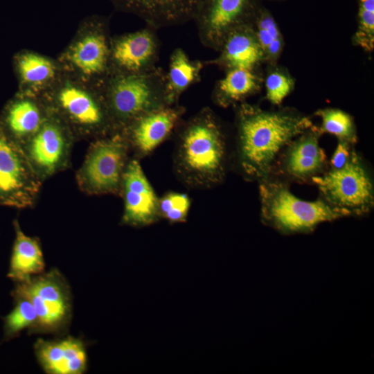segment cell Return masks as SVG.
Wrapping results in <instances>:
<instances>
[{
    "label": "cell",
    "mask_w": 374,
    "mask_h": 374,
    "mask_svg": "<svg viewBox=\"0 0 374 374\" xmlns=\"http://www.w3.org/2000/svg\"><path fill=\"white\" fill-rule=\"evenodd\" d=\"M16 66L21 80L35 89L48 83L55 78L56 73L55 66L52 61L30 52L18 56Z\"/></svg>",
    "instance_id": "obj_25"
},
{
    "label": "cell",
    "mask_w": 374,
    "mask_h": 374,
    "mask_svg": "<svg viewBox=\"0 0 374 374\" xmlns=\"http://www.w3.org/2000/svg\"><path fill=\"white\" fill-rule=\"evenodd\" d=\"M14 306L11 311L2 318L3 335L0 344L8 342L20 335L24 330L30 331L37 322V314L31 302L27 299L12 296Z\"/></svg>",
    "instance_id": "obj_26"
},
{
    "label": "cell",
    "mask_w": 374,
    "mask_h": 374,
    "mask_svg": "<svg viewBox=\"0 0 374 374\" xmlns=\"http://www.w3.org/2000/svg\"><path fill=\"white\" fill-rule=\"evenodd\" d=\"M351 152L350 143L339 141L331 159L332 168L342 167L349 159Z\"/></svg>",
    "instance_id": "obj_31"
},
{
    "label": "cell",
    "mask_w": 374,
    "mask_h": 374,
    "mask_svg": "<svg viewBox=\"0 0 374 374\" xmlns=\"http://www.w3.org/2000/svg\"><path fill=\"white\" fill-rule=\"evenodd\" d=\"M260 195L262 217L283 233L310 231L322 222L350 215L324 200L301 199L277 182L262 183Z\"/></svg>",
    "instance_id": "obj_6"
},
{
    "label": "cell",
    "mask_w": 374,
    "mask_h": 374,
    "mask_svg": "<svg viewBox=\"0 0 374 374\" xmlns=\"http://www.w3.org/2000/svg\"><path fill=\"white\" fill-rule=\"evenodd\" d=\"M10 295L27 299L35 308L37 322L28 335L68 334L73 317V296L70 284L58 269L51 268L14 283Z\"/></svg>",
    "instance_id": "obj_3"
},
{
    "label": "cell",
    "mask_w": 374,
    "mask_h": 374,
    "mask_svg": "<svg viewBox=\"0 0 374 374\" xmlns=\"http://www.w3.org/2000/svg\"><path fill=\"white\" fill-rule=\"evenodd\" d=\"M12 224L15 239L7 277L15 283L44 272L46 263L40 240L36 236L26 235L18 220L15 219Z\"/></svg>",
    "instance_id": "obj_18"
},
{
    "label": "cell",
    "mask_w": 374,
    "mask_h": 374,
    "mask_svg": "<svg viewBox=\"0 0 374 374\" xmlns=\"http://www.w3.org/2000/svg\"><path fill=\"white\" fill-rule=\"evenodd\" d=\"M203 0H112L121 10L135 14L152 28L195 19Z\"/></svg>",
    "instance_id": "obj_15"
},
{
    "label": "cell",
    "mask_w": 374,
    "mask_h": 374,
    "mask_svg": "<svg viewBox=\"0 0 374 374\" xmlns=\"http://www.w3.org/2000/svg\"><path fill=\"white\" fill-rule=\"evenodd\" d=\"M174 161L177 175L192 188H208L222 180L226 162V138L210 109H202L182 127Z\"/></svg>",
    "instance_id": "obj_2"
},
{
    "label": "cell",
    "mask_w": 374,
    "mask_h": 374,
    "mask_svg": "<svg viewBox=\"0 0 374 374\" xmlns=\"http://www.w3.org/2000/svg\"><path fill=\"white\" fill-rule=\"evenodd\" d=\"M292 79L280 71H271L265 82L267 98L274 105H280L293 88Z\"/></svg>",
    "instance_id": "obj_30"
},
{
    "label": "cell",
    "mask_w": 374,
    "mask_h": 374,
    "mask_svg": "<svg viewBox=\"0 0 374 374\" xmlns=\"http://www.w3.org/2000/svg\"><path fill=\"white\" fill-rule=\"evenodd\" d=\"M36 359L47 374H83L87 371L86 342L68 334L51 339H37L33 344Z\"/></svg>",
    "instance_id": "obj_14"
},
{
    "label": "cell",
    "mask_w": 374,
    "mask_h": 374,
    "mask_svg": "<svg viewBox=\"0 0 374 374\" xmlns=\"http://www.w3.org/2000/svg\"><path fill=\"white\" fill-rule=\"evenodd\" d=\"M49 112L43 100L24 94L6 105L0 123L6 134L22 147L41 127Z\"/></svg>",
    "instance_id": "obj_16"
},
{
    "label": "cell",
    "mask_w": 374,
    "mask_h": 374,
    "mask_svg": "<svg viewBox=\"0 0 374 374\" xmlns=\"http://www.w3.org/2000/svg\"><path fill=\"white\" fill-rule=\"evenodd\" d=\"M318 132L303 134L291 145L285 158L287 172L298 179L316 176L323 168L326 155L319 145Z\"/></svg>",
    "instance_id": "obj_21"
},
{
    "label": "cell",
    "mask_w": 374,
    "mask_h": 374,
    "mask_svg": "<svg viewBox=\"0 0 374 374\" xmlns=\"http://www.w3.org/2000/svg\"><path fill=\"white\" fill-rule=\"evenodd\" d=\"M75 141L66 124L50 110L41 127L22 148L33 169L44 182L71 168L72 149Z\"/></svg>",
    "instance_id": "obj_10"
},
{
    "label": "cell",
    "mask_w": 374,
    "mask_h": 374,
    "mask_svg": "<svg viewBox=\"0 0 374 374\" xmlns=\"http://www.w3.org/2000/svg\"><path fill=\"white\" fill-rule=\"evenodd\" d=\"M311 125L305 116L242 105L238 117V150L244 172L252 177H265L283 147Z\"/></svg>",
    "instance_id": "obj_1"
},
{
    "label": "cell",
    "mask_w": 374,
    "mask_h": 374,
    "mask_svg": "<svg viewBox=\"0 0 374 374\" xmlns=\"http://www.w3.org/2000/svg\"><path fill=\"white\" fill-rule=\"evenodd\" d=\"M158 42L149 28L122 36L110 47V60L121 73H139L154 69Z\"/></svg>",
    "instance_id": "obj_17"
},
{
    "label": "cell",
    "mask_w": 374,
    "mask_h": 374,
    "mask_svg": "<svg viewBox=\"0 0 374 374\" xmlns=\"http://www.w3.org/2000/svg\"><path fill=\"white\" fill-rule=\"evenodd\" d=\"M190 207V199L186 193L169 192L159 198V213L171 223L186 222Z\"/></svg>",
    "instance_id": "obj_29"
},
{
    "label": "cell",
    "mask_w": 374,
    "mask_h": 374,
    "mask_svg": "<svg viewBox=\"0 0 374 374\" xmlns=\"http://www.w3.org/2000/svg\"><path fill=\"white\" fill-rule=\"evenodd\" d=\"M166 80V75L155 68L121 73L112 80L103 94L117 131L148 112L170 105Z\"/></svg>",
    "instance_id": "obj_4"
},
{
    "label": "cell",
    "mask_w": 374,
    "mask_h": 374,
    "mask_svg": "<svg viewBox=\"0 0 374 374\" xmlns=\"http://www.w3.org/2000/svg\"><path fill=\"white\" fill-rule=\"evenodd\" d=\"M120 196L123 200L121 224L143 227L159 219V197L139 159L132 157L130 159L123 175Z\"/></svg>",
    "instance_id": "obj_12"
},
{
    "label": "cell",
    "mask_w": 374,
    "mask_h": 374,
    "mask_svg": "<svg viewBox=\"0 0 374 374\" xmlns=\"http://www.w3.org/2000/svg\"><path fill=\"white\" fill-rule=\"evenodd\" d=\"M202 65L190 60L181 48H177L170 57L169 70L166 75L167 103L174 105L181 93L198 80Z\"/></svg>",
    "instance_id": "obj_22"
},
{
    "label": "cell",
    "mask_w": 374,
    "mask_h": 374,
    "mask_svg": "<svg viewBox=\"0 0 374 374\" xmlns=\"http://www.w3.org/2000/svg\"><path fill=\"white\" fill-rule=\"evenodd\" d=\"M43 183L22 147L6 134L0 123V206L34 208Z\"/></svg>",
    "instance_id": "obj_8"
},
{
    "label": "cell",
    "mask_w": 374,
    "mask_h": 374,
    "mask_svg": "<svg viewBox=\"0 0 374 374\" xmlns=\"http://www.w3.org/2000/svg\"><path fill=\"white\" fill-rule=\"evenodd\" d=\"M131 157L129 144L121 131L92 140L75 173L79 189L88 195L120 196Z\"/></svg>",
    "instance_id": "obj_7"
},
{
    "label": "cell",
    "mask_w": 374,
    "mask_h": 374,
    "mask_svg": "<svg viewBox=\"0 0 374 374\" xmlns=\"http://www.w3.org/2000/svg\"><path fill=\"white\" fill-rule=\"evenodd\" d=\"M357 30L355 42L366 52L374 48V0H358Z\"/></svg>",
    "instance_id": "obj_28"
},
{
    "label": "cell",
    "mask_w": 374,
    "mask_h": 374,
    "mask_svg": "<svg viewBox=\"0 0 374 374\" xmlns=\"http://www.w3.org/2000/svg\"><path fill=\"white\" fill-rule=\"evenodd\" d=\"M259 82L253 70L229 69L215 87V99L220 105L227 106L256 91L258 89Z\"/></svg>",
    "instance_id": "obj_23"
},
{
    "label": "cell",
    "mask_w": 374,
    "mask_h": 374,
    "mask_svg": "<svg viewBox=\"0 0 374 374\" xmlns=\"http://www.w3.org/2000/svg\"><path fill=\"white\" fill-rule=\"evenodd\" d=\"M330 204L349 215L367 212L373 204V184L355 152L339 168L312 177Z\"/></svg>",
    "instance_id": "obj_9"
},
{
    "label": "cell",
    "mask_w": 374,
    "mask_h": 374,
    "mask_svg": "<svg viewBox=\"0 0 374 374\" xmlns=\"http://www.w3.org/2000/svg\"><path fill=\"white\" fill-rule=\"evenodd\" d=\"M44 101L66 124L76 141L93 140L117 131L103 93L67 83Z\"/></svg>",
    "instance_id": "obj_5"
},
{
    "label": "cell",
    "mask_w": 374,
    "mask_h": 374,
    "mask_svg": "<svg viewBox=\"0 0 374 374\" xmlns=\"http://www.w3.org/2000/svg\"><path fill=\"white\" fill-rule=\"evenodd\" d=\"M252 22L265 58L276 61L283 49V37L274 18L267 9L258 7Z\"/></svg>",
    "instance_id": "obj_24"
},
{
    "label": "cell",
    "mask_w": 374,
    "mask_h": 374,
    "mask_svg": "<svg viewBox=\"0 0 374 374\" xmlns=\"http://www.w3.org/2000/svg\"><path fill=\"white\" fill-rule=\"evenodd\" d=\"M317 115L321 118V132L336 136L339 141L353 143L356 139L355 129L350 116L336 109L319 110Z\"/></svg>",
    "instance_id": "obj_27"
},
{
    "label": "cell",
    "mask_w": 374,
    "mask_h": 374,
    "mask_svg": "<svg viewBox=\"0 0 374 374\" xmlns=\"http://www.w3.org/2000/svg\"><path fill=\"white\" fill-rule=\"evenodd\" d=\"M220 49L221 54L218 63L229 69L253 70L265 59L252 21L233 29L226 36Z\"/></svg>",
    "instance_id": "obj_19"
},
{
    "label": "cell",
    "mask_w": 374,
    "mask_h": 374,
    "mask_svg": "<svg viewBox=\"0 0 374 374\" xmlns=\"http://www.w3.org/2000/svg\"><path fill=\"white\" fill-rule=\"evenodd\" d=\"M184 112L181 107L166 105L138 117L120 130L132 157L139 159L152 152L171 134Z\"/></svg>",
    "instance_id": "obj_13"
},
{
    "label": "cell",
    "mask_w": 374,
    "mask_h": 374,
    "mask_svg": "<svg viewBox=\"0 0 374 374\" xmlns=\"http://www.w3.org/2000/svg\"><path fill=\"white\" fill-rule=\"evenodd\" d=\"M67 60L86 77L103 74L110 60V47L105 34L92 30L78 38L67 52Z\"/></svg>",
    "instance_id": "obj_20"
},
{
    "label": "cell",
    "mask_w": 374,
    "mask_h": 374,
    "mask_svg": "<svg viewBox=\"0 0 374 374\" xmlns=\"http://www.w3.org/2000/svg\"><path fill=\"white\" fill-rule=\"evenodd\" d=\"M258 8L256 0H203L195 18L201 41L220 49L233 29L252 21Z\"/></svg>",
    "instance_id": "obj_11"
}]
</instances>
